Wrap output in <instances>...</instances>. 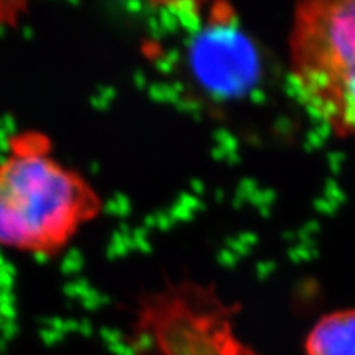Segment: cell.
Instances as JSON below:
<instances>
[{"mask_svg":"<svg viewBox=\"0 0 355 355\" xmlns=\"http://www.w3.org/2000/svg\"><path fill=\"white\" fill-rule=\"evenodd\" d=\"M237 306L211 286L171 283L140 301L128 355H259L234 332Z\"/></svg>","mask_w":355,"mask_h":355,"instance_id":"3","label":"cell"},{"mask_svg":"<svg viewBox=\"0 0 355 355\" xmlns=\"http://www.w3.org/2000/svg\"><path fill=\"white\" fill-rule=\"evenodd\" d=\"M102 198L83 173L53 152L50 137L15 133L0 159V247L51 259L102 212Z\"/></svg>","mask_w":355,"mask_h":355,"instance_id":"1","label":"cell"},{"mask_svg":"<svg viewBox=\"0 0 355 355\" xmlns=\"http://www.w3.org/2000/svg\"><path fill=\"white\" fill-rule=\"evenodd\" d=\"M306 355H355V308L326 314L311 329Z\"/></svg>","mask_w":355,"mask_h":355,"instance_id":"5","label":"cell"},{"mask_svg":"<svg viewBox=\"0 0 355 355\" xmlns=\"http://www.w3.org/2000/svg\"><path fill=\"white\" fill-rule=\"evenodd\" d=\"M189 68L209 94L232 97L254 86L260 63L252 42L222 17L194 38Z\"/></svg>","mask_w":355,"mask_h":355,"instance_id":"4","label":"cell"},{"mask_svg":"<svg viewBox=\"0 0 355 355\" xmlns=\"http://www.w3.org/2000/svg\"><path fill=\"white\" fill-rule=\"evenodd\" d=\"M290 76L309 114L337 137H355V0H311L295 8Z\"/></svg>","mask_w":355,"mask_h":355,"instance_id":"2","label":"cell"}]
</instances>
